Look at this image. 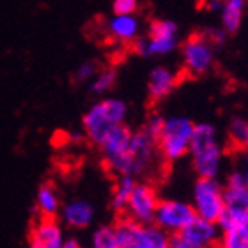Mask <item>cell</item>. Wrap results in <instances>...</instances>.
I'll list each match as a JSON object with an SVG mask.
<instances>
[{
	"mask_svg": "<svg viewBox=\"0 0 248 248\" xmlns=\"http://www.w3.org/2000/svg\"><path fill=\"white\" fill-rule=\"evenodd\" d=\"M220 2H223V0H220Z\"/></svg>",
	"mask_w": 248,
	"mask_h": 248,
	"instance_id": "obj_33",
	"label": "cell"
},
{
	"mask_svg": "<svg viewBox=\"0 0 248 248\" xmlns=\"http://www.w3.org/2000/svg\"><path fill=\"white\" fill-rule=\"evenodd\" d=\"M147 57L149 55H167L177 46V25L170 20H155L149 27Z\"/></svg>",
	"mask_w": 248,
	"mask_h": 248,
	"instance_id": "obj_10",
	"label": "cell"
},
{
	"mask_svg": "<svg viewBox=\"0 0 248 248\" xmlns=\"http://www.w3.org/2000/svg\"><path fill=\"white\" fill-rule=\"evenodd\" d=\"M96 73H98V64L94 61H85L77 67L75 80H77V82H87V80L91 82Z\"/></svg>",
	"mask_w": 248,
	"mask_h": 248,
	"instance_id": "obj_25",
	"label": "cell"
},
{
	"mask_svg": "<svg viewBox=\"0 0 248 248\" xmlns=\"http://www.w3.org/2000/svg\"><path fill=\"white\" fill-rule=\"evenodd\" d=\"M61 248H83V247L78 243L77 239H66V241H64V245H62Z\"/></svg>",
	"mask_w": 248,
	"mask_h": 248,
	"instance_id": "obj_31",
	"label": "cell"
},
{
	"mask_svg": "<svg viewBox=\"0 0 248 248\" xmlns=\"http://www.w3.org/2000/svg\"><path fill=\"white\" fill-rule=\"evenodd\" d=\"M245 153V156H243V165H241V174H243V179H245V183H247V186H248V151H243Z\"/></svg>",
	"mask_w": 248,
	"mask_h": 248,
	"instance_id": "obj_30",
	"label": "cell"
},
{
	"mask_svg": "<svg viewBox=\"0 0 248 248\" xmlns=\"http://www.w3.org/2000/svg\"><path fill=\"white\" fill-rule=\"evenodd\" d=\"M36 206L37 211L41 213V217H55L61 211V199H59V191L52 185H43L37 190L36 195Z\"/></svg>",
	"mask_w": 248,
	"mask_h": 248,
	"instance_id": "obj_18",
	"label": "cell"
},
{
	"mask_svg": "<svg viewBox=\"0 0 248 248\" xmlns=\"http://www.w3.org/2000/svg\"><path fill=\"white\" fill-rule=\"evenodd\" d=\"M193 170L199 177H218L223 163V145L218 140L217 128L209 123L193 126L190 151Z\"/></svg>",
	"mask_w": 248,
	"mask_h": 248,
	"instance_id": "obj_1",
	"label": "cell"
},
{
	"mask_svg": "<svg viewBox=\"0 0 248 248\" xmlns=\"http://www.w3.org/2000/svg\"><path fill=\"white\" fill-rule=\"evenodd\" d=\"M201 2H204V0H201Z\"/></svg>",
	"mask_w": 248,
	"mask_h": 248,
	"instance_id": "obj_32",
	"label": "cell"
},
{
	"mask_svg": "<svg viewBox=\"0 0 248 248\" xmlns=\"http://www.w3.org/2000/svg\"><path fill=\"white\" fill-rule=\"evenodd\" d=\"M115 15H133L139 7V0H114Z\"/></svg>",
	"mask_w": 248,
	"mask_h": 248,
	"instance_id": "obj_26",
	"label": "cell"
},
{
	"mask_svg": "<svg viewBox=\"0 0 248 248\" xmlns=\"http://www.w3.org/2000/svg\"><path fill=\"white\" fill-rule=\"evenodd\" d=\"M247 4H248V0H247Z\"/></svg>",
	"mask_w": 248,
	"mask_h": 248,
	"instance_id": "obj_34",
	"label": "cell"
},
{
	"mask_svg": "<svg viewBox=\"0 0 248 248\" xmlns=\"http://www.w3.org/2000/svg\"><path fill=\"white\" fill-rule=\"evenodd\" d=\"M169 248H197L195 245H191L190 241H186L183 236L179 234H174L170 236V241H169Z\"/></svg>",
	"mask_w": 248,
	"mask_h": 248,
	"instance_id": "obj_29",
	"label": "cell"
},
{
	"mask_svg": "<svg viewBox=\"0 0 248 248\" xmlns=\"http://www.w3.org/2000/svg\"><path fill=\"white\" fill-rule=\"evenodd\" d=\"M114 229L121 248H169L170 234L155 223L142 225L129 217H123L117 220Z\"/></svg>",
	"mask_w": 248,
	"mask_h": 248,
	"instance_id": "obj_4",
	"label": "cell"
},
{
	"mask_svg": "<svg viewBox=\"0 0 248 248\" xmlns=\"http://www.w3.org/2000/svg\"><path fill=\"white\" fill-rule=\"evenodd\" d=\"M61 218L67 227L87 229L94 220V206L87 201L75 199L62 206Z\"/></svg>",
	"mask_w": 248,
	"mask_h": 248,
	"instance_id": "obj_15",
	"label": "cell"
},
{
	"mask_svg": "<svg viewBox=\"0 0 248 248\" xmlns=\"http://www.w3.org/2000/svg\"><path fill=\"white\" fill-rule=\"evenodd\" d=\"M158 193L151 185L147 183H137L129 195V201L126 204V217H129L135 222L147 225L155 222V213L158 207Z\"/></svg>",
	"mask_w": 248,
	"mask_h": 248,
	"instance_id": "obj_9",
	"label": "cell"
},
{
	"mask_svg": "<svg viewBox=\"0 0 248 248\" xmlns=\"http://www.w3.org/2000/svg\"><path fill=\"white\" fill-rule=\"evenodd\" d=\"M217 223L220 227V239L217 248H248V234L238 223L225 217H220Z\"/></svg>",
	"mask_w": 248,
	"mask_h": 248,
	"instance_id": "obj_16",
	"label": "cell"
},
{
	"mask_svg": "<svg viewBox=\"0 0 248 248\" xmlns=\"http://www.w3.org/2000/svg\"><path fill=\"white\" fill-rule=\"evenodd\" d=\"M179 236H183L191 245H195L197 248H217L220 239V227L218 223L195 217L179 232Z\"/></svg>",
	"mask_w": 248,
	"mask_h": 248,
	"instance_id": "obj_12",
	"label": "cell"
},
{
	"mask_svg": "<svg viewBox=\"0 0 248 248\" xmlns=\"http://www.w3.org/2000/svg\"><path fill=\"white\" fill-rule=\"evenodd\" d=\"M222 217L229 218V220H232V222H236L239 225V227L243 229L245 232L248 234V213H234V211H223Z\"/></svg>",
	"mask_w": 248,
	"mask_h": 248,
	"instance_id": "obj_27",
	"label": "cell"
},
{
	"mask_svg": "<svg viewBox=\"0 0 248 248\" xmlns=\"http://www.w3.org/2000/svg\"><path fill=\"white\" fill-rule=\"evenodd\" d=\"M223 201L227 211L248 213V186L239 169L227 176V181L223 186Z\"/></svg>",
	"mask_w": 248,
	"mask_h": 248,
	"instance_id": "obj_13",
	"label": "cell"
},
{
	"mask_svg": "<svg viewBox=\"0 0 248 248\" xmlns=\"http://www.w3.org/2000/svg\"><path fill=\"white\" fill-rule=\"evenodd\" d=\"M193 126H195L193 121L183 115L167 117L160 137L156 139L158 155H161V158L167 161H179L181 158L188 156Z\"/></svg>",
	"mask_w": 248,
	"mask_h": 248,
	"instance_id": "obj_3",
	"label": "cell"
},
{
	"mask_svg": "<svg viewBox=\"0 0 248 248\" xmlns=\"http://www.w3.org/2000/svg\"><path fill=\"white\" fill-rule=\"evenodd\" d=\"M64 231L62 225L52 217H41L34 223L29 234L31 248H61L64 245Z\"/></svg>",
	"mask_w": 248,
	"mask_h": 248,
	"instance_id": "obj_11",
	"label": "cell"
},
{
	"mask_svg": "<svg viewBox=\"0 0 248 248\" xmlns=\"http://www.w3.org/2000/svg\"><path fill=\"white\" fill-rule=\"evenodd\" d=\"M229 140L232 147L239 151H248V119L234 117L229 124Z\"/></svg>",
	"mask_w": 248,
	"mask_h": 248,
	"instance_id": "obj_20",
	"label": "cell"
},
{
	"mask_svg": "<svg viewBox=\"0 0 248 248\" xmlns=\"http://www.w3.org/2000/svg\"><path fill=\"white\" fill-rule=\"evenodd\" d=\"M135 185H137V181H135V177H131V176L117 177V181H115V185H114V190H112V197H110V206H112V209H114L115 213H124Z\"/></svg>",
	"mask_w": 248,
	"mask_h": 248,
	"instance_id": "obj_19",
	"label": "cell"
},
{
	"mask_svg": "<svg viewBox=\"0 0 248 248\" xmlns=\"http://www.w3.org/2000/svg\"><path fill=\"white\" fill-rule=\"evenodd\" d=\"M195 211L191 204L185 201H174V199H167V201L158 202L155 213V225L165 231L167 234H179L188 223L195 218Z\"/></svg>",
	"mask_w": 248,
	"mask_h": 248,
	"instance_id": "obj_8",
	"label": "cell"
},
{
	"mask_svg": "<svg viewBox=\"0 0 248 248\" xmlns=\"http://www.w3.org/2000/svg\"><path fill=\"white\" fill-rule=\"evenodd\" d=\"M115 82H117V71L114 67H107L94 75L89 89L93 94H107L115 85Z\"/></svg>",
	"mask_w": 248,
	"mask_h": 248,
	"instance_id": "obj_21",
	"label": "cell"
},
{
	"mask_svg": "<svg viewBox=\"0 0 248 248\" xmlns=\"http://www.w3.org/2000/svg\"><path fill=\"white\" fill-rule=\"evenodd\" d=\"M126 117H128V105L123 99H101L98 103H94L83 115L82 126L85 137L94 145H98L110 129L126 123Z\"/></svg>",
	"mask_w": 248,
	"mask_h": 248,
	"instance_id": "obj_2",
	"label": "cell"
},
{
	"mask_svg": "<svg viewBox=\"0 0 248 248\" xmlns=\"http://www.w3.org/2000/svg\"><path fill=\"white\" fill-rule=\"evenodd\" d=\"M156 156H158V147H156V140L151 139L145 131H131L129 137L128 151H126V158H124L123 176H142L147 172L155 163Z\"/></svg>",
	"mask_w": 248,
	"mask_h": 248,
	"instance_id": "obj_6",
	"label": "cell"
},
{
	"mask_svg": "<svg viewBox=\"0 0 248 248\" xmlns=\"http://www.w3.org/2000/svg\"><path fill=\"white\" fill-rule=\"evenodd\" d=\"M91 248H121L114 225H99L91 236Z\"/></svg>",
	"mask_w": 248,
	"mask_h": 248,
	"instance_id": "obj_22",
	"label": "cell"
},
{
	"mask_svg": "<svg viewBox=\"0 0 248 248\" xmlns=\"http://www.w3.org/2000/svg\"><path fill=\"white\" fill-rule=\"evenodd\" d=\"M191 207L199 218L217 223L225 211L223 186L217 177H199L193 185Z\"/></svg>",
	"mask_w": 248,
	"mask_h": 248,
	"instance_id": "obj_5",
	"label": "cell"
},
{
	"mask_svg": "<svg viewBox=\"0 0 248 248\" xmlns=\"http://www.w3.org/2000/svg\"><path fill=\"white\" fill-rule=\"evenodd\" d=\"M179 83V75L172 71L165 66L155 67L149 75V82H147V91H149V98L153 101H161L165 99L169 94L177 87Z\"/></svg>",
	"mask_w": 248,
	"mask_h": 248,
	"instance_id": "obj_14",
	"label": "cell"
},
{
	"mask_svg": "<svg viewBox=\"0 0 248 248\" xmlns=\"http://www.w3.org/2000/svg\"><path fill=\"white\" fill-rule=\"evenodd\" d=\"M206 37L209 39L213 46H217V45H222L225 41V31L223 29H213V31L206 32Z\"/></svg>",
	"mask_w": 248,
	"mask_h": 248,
	"instance_id": "obj_28",
	"label": "cell"
},
{
	"mask_svg": "<svg viewBox=\"0 0 248 248\" xmlns=\"http://www.w3.org/2000/svg\"><path fill=\"white\" fill-rule=\"evenodd\" d=\"M163 123H165V117L160 114H151L149 117H147V121H145L144 128H142V131H145V133L149 135L151 139H158L161 133V128H163Z\"/></svg>",
	"mask_w": 248,
	"mask_h": 248,
	"instance_id": "obj_24",
	"label": "cell"
},
{
	"mask_svg": "<svg viewBox=\"0 0 248 248\" xmlns=\"http://www.w3.org/2000/svg\"><path fill=\"white\" fill-rule=\"evenodd\" d=\"M241 20H243V9L234 7L231 4H223L222 7V23L223 31L227 34H236L241 27Z\"/></svg>",
	"mask_w": 248,
	"mask_h": 248,
	"instance_id": "obj_23",
	"label": "cell"
},
{
	"mask_svg": "<svg viewBox=\"0 0 248 248\" xmlns=\"http://www.w3.org/2000/svg\"><path fill=\"white\" fill-rule=\"evenodd\" d=\"M139 20L133 15H115L108 21V34L121 43H133L139 37Z\"/></svg>",
	"mask_w": 248,
	"mask_h": 248,
	"instance_id": "obj_17",
	"label": "cell"
},
{
	"mask_svg": "<svg viewBox=\"0 0 248 248\" xmlns=\"http://www.w3.org/2000/svg\"><path fill=\"white\" fill-rule=\"evenodd\" d=\"M183 64L190 77H201L211 71L215 64V46L206 34H193L183 43Z\"/></svg>",
	"mask_w": 248,
	"mask_h": 248,
	"instance_id": "obj_7",
	"label": "cell"
}]
</instances>
